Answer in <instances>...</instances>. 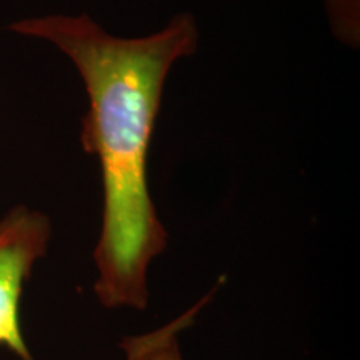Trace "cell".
Here are the masks:
<instances>
[{"label":"cell","mask_w":360,"mask_h":360,"mask_svg":"<svg viewBox=\"0 0 360 360\" xmlns=\"http://www.w3.org/2000/svg\"><path fill=\"white\" fill-rule=\"evenodd\" d=\"M8 30L52 44L79 70L89 98L80 143L97 157L103 195L94 294L105 309H147L148 267L169 245L147 160L170 70L199 45L195 17L180 12L142 37L107 32L89 13L27 17Z\"/></svg>","instance_id":"6da1fadb"},{"label":"cell","mask_w":360,"mask_h":360,"mask_svg":"<svg viewBox=\"0 0 360 360\" xmlns=\"http://www.w3.org/2000/svg\"><path fill=\"white\" fill-rule=\"evenodd\" d=\"M52 238L47 214L15 205L0 217V347L19 360H35L20 322L24 287Z\"/></svg>","instance_id":"7a4b0ae2"},{"label":"cell","mask_w":360,"mask_h":360,"mask_svg":"<svg viewBox=\"0 0 360 360\" xmlns=\"http://www.w3.org/2000/svg\"><path fill=\"white\" fill-rule=\"evenodd\" d=\"M215 289L210 290L209 295H205L200 302H197L186 314L170 322L169 326L157 328V330L143 335L125 337L122 344H120V347L125 352V360H184L177 340L179 330L191 326V322L195 317V314L202 309V305L212 299Z\"/></svg>","instance_id":"3957f363"},{"label":"cell","mask_w":360,"mask_h":360,"mask_svg":"<svg viewBox=\"0 0 360 360\" xmlns=\"http://www.w3.org/2000/svg\"><path fill=\"white\" fill-rule=\"evenodd\" d=\"M323 6L337 37L349 44L357 42L360 0H323Z\"/></svg>","instance_id":"277c9868"}]
</instances>
